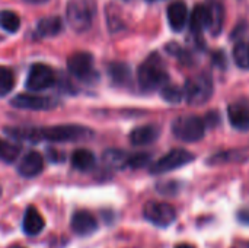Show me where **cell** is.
Returning <instances> with one entry per match:
<instances>
[{"label": "cell", "instance_id": "cell-22", "mask_svg": "<svg viewBox=\"0 0 249 248\" xmlns=\"http://www.w3.org/2000/svg\"><path fill=\"white\" fill-rule=\"evenodd\" d=\"M0 26L6 32L13 34V32H16L20 28V19L12 10H1L0 12Z\"/></svg>", "mask_w": 249, "mask_h": 248}, {"label": "cell", "instance_id": "cell-29", "mask_svg": "<svg viewBox=\"0 0 249 248\" xmlns=\"http://www.w3.org/2000/svg\"><path fill=\"white\" fill-rule=\"evenodd\" d=\"M238 221H241L245 225H249V209H242L238 212Z\"/></svg>", "mask_w": 249, "mask_h": 248}, {"label": "cell", "instance_id": "cell-20", "mask_svg": "<svg viewBox=\"0 0 249 248\" xmlns=\"http://www.w3.org/2000/svg\"><path fill=\"white\" fill-rule=\"evenodd\" d=\"M71 165L79 171H90L95 167V155L88 149H77L71 155Z\"/></svg>", "mask_w": 249, "mask_h": 248}, {"label": "cell", "instance_id": "cell-4", "mask_svg": "<svg viewBox=\"0 0 249 248\" xmlns=\"http://www.w3.org/2000/svg\"><path fill=\"white\" fill-rule=\"evenodd\" d=\"M172 133L177 139L182 142H198L206 134V124L200 117L196 115L178 117L172 123Z\"/></svg>", "mask_w": 249, "mask_h": 248}, {"label": "cell", "instance_id": "cell-5", "mask_svg": "<svg viewBox=\"0 0 249 248\" xmlns=\"http://www.w3.org/2000/svg\"><path fill=\"white\" fill-rule=\"evenodd\" d=\"M184 95L190 105H203L213 95V80L209 75H198L187 80Z\"/></svg>", "mask_w": 249, "mask_h": 248}, {"label": "cell", "instance_id": "cell-31", "mask_svg": "<svg viewBox=\"0 0 249 248\" xmlns=\"http://www.w3.org/2000/svg\"><path fill=\"white\" fill-rule=\"evenodd\" d=\"M28 3H35V4H42V3H47L48 0H25Z\"/></svg>", "mask_w": 249, "mask_h": 248}, {"label": "cell", "instance_id": "cell-25", "mask_svg": "<svg viewBox=\"0 0 249 248\" xmlns=\"http://www.w3.org/2000/svg\"><path fill=\"white\" fill-rule=\"evenodd\" d=\"M15 86V76L10 69L0 66V96L7 95Z\"/></svg>", "mask_w": 249, "mask_h": 248}, {"label": "cell", "instance_id": "cell-15", "mask_svg": "<svg viewBox=\"0 0 249 248\" xmlns=\"http://www.w3.org/2000/svg\"><path fill=\"white\" fill-rule=\"evenodd\" d=\"M168 22L174 31H182L188 19V7L184 1H174L168 6Z\"/></svg>", "mask_w": 249, "mask_h": 248}, {"label": "cell", "instance_id": "cell-9", "mask_svg": "<svg viewBox=\"0 0 249 248\" xmlns=\"http://www.w3.org/2000/svg\"><path fill=\"white\" fill-rule=\"evenodd\" d=\"M54 82H55L54 70L44 63H36L29 69V73L26 77V88L34 92L44 91V89L53 86Z\"/></svg>", "mask_w": 249, "mask_h": 248}, {"label": "cell", "instance_id": "cell-2", "mask_svg": "<svg viewBox=\"0 0 249 248\" xmlns=\"http://www.w3.org/2000/svg\"><path fill=\"white\" fill-rule=\"evenodd\" d=\"M139 85L143 91L150 92L160 86H165L169 76L165 70V64L158 54H152L137 70Z\"/></svg>", "mask_w": 249, "mask_h": 248}, {"label": "cell", "instance_id": "cell-35", "mask_svg": "<svg viewBox=\"0 0 249 248\" xmlns=\"http://www.w3.org/2000/svg\"><path fill=\"white\" fill-rule=\"evenodd\" d=\"M150 1H153V0H150Z\"/></svg>", "mask_w": 249, "mask_h": 248}, {"label": "cell", "instance_id": "cell-16", "mask_svg": "<svg viewBox=\"0 0 249 248\" xmlns=\"http://www.w3.org/2000/svg\"><path fill=\"white\" fill-rule=\"evenodd\" d=\"M210 20H212L210 7L198 4L193 9V13L190 16V28L193 32L200 34L206 28H210Z\"/></svg>", "mask_w": 249, "mask_h": 248}, {"label": "cell", "instance_id": "cell-7", "mask_svg": "<svg viewBox=\"0 0 249 248\" xmlns=\"http://www.w3.org/2000/svg\"><path fill=\"white\" fill-rule=\"evenodd\" d=\"M196 159V156L184 149H174L171 152H168L165 156H162L160 159H158L152 167H150V172L155 175L159 174H166L171 172L174 170H178L190 162H193Z\"/></svg>", "mask_w": 249, "mask_h": 248}, {"label": "cell", "instance_id": "cell-8", "mask_svg": "<svg viewBox=\"0 0 249 248\" xmlns=\"http://www.w3.org/2000/svg\"><path fill=\"white\" fill-rule=\"evenodd\" d=\"M67 69L70 75L85 82H92L93 77H98L93 69V57L90 53L86 51H79L71 54L67 60Z\"/></svg>", "mask_w": 249, "mask_h": 248}, {"label": "cell", "instance_id": "cell-3", "mask_svg": "<svg viewBox=\"0 0 249 248\" xmlns=\"http://www.w3.org/2000/svg\"><path fill=\"white\" fill-rule=\"evenodd\" d=\"M96 13L95 0H69L67 20L76 32H85L90 28Z\"/></svg>", "mask_w": 249, "mask_h": 248}, {"label": "cell", "instance_id": "cell-19", "mask_svg": "<svg viewBox=\"0 0 249 248\" xmlns=\"http://www.w3.org/2000/svg\"><path fill=\"white\" fill-rule=\"evenodd\" d=\"M61 19L58 16H48L42 18L36 25V34L41 37H55L61 31Z\"/></svg>", "mask_w": 249, "mask_h": 248}, {"label": "cell", "instance_id": "cell-32", "mask_svg": "<svg viewBox=\"0 0 249 248\" xmlns=\"http://www.w3.org/2000/svg\"><path fill=\"white\" fill-rule=\"evenodd\" d=\"M175 248H196L194 246H191V244H178Z\"/></svg>", "mask_w": 249, "mask_h": 248}, {"label": "cell", "instance_id": "cell-30", "mask_svg": "<svg viewBox=\"0 0 249 248\" xmlns=\"http://www.w3.org/2000/svg\"><path fill=\"white\" fill-rule=\"evenodd\" d=\"M48 152H50L48 155H50V159H51V161H63V158H64L60 152H55V151H53V149L48 151Z\"/></svg>", "mask_w": 249, "mask_h": 248}, {"label": "cell", "instance_id": "cell-13", "mask_svg": "<svg viewBox=\"0 0 249 248\" xmlns=\"http://www.w3.org/2000/svg\"><path fill=\"white\" fill-rule=\"evenodd\" d=\"M159 136H160V129L158 126L146 124V126L136 127L130 133V142L134 146H146V145L156 142Z\"/></svg>", "mask_w": 249, "mask_h": 248}, {"label": "cell", "instance_id": "cell-27", "mask_svg": "<svg viewBox=\"0 0 249 248\" xmlns=\"http://www.w3.org/2000/svg\"><path fill=\"white\" fill-rule=\"evenodd\" d=\"M152 161V156L150 153H134V155H128V161H127V167L133 168V170H139V168H143L146 165H149Z\"/></svg>", "mask_w": 249, "mask_h": 248}, {"label": "cell", "instance_id": "cell-18", "mask_svg": "<svg viewBox=\"0 0 249 248\" xmlns=\"http://www.w3.org/2000/svg\"><path fill=\"white\" fill-rule=\"evenodd\" d=\"M109 77L115 85H127L131 80V69L123 61H114L108 66Z\"/></svg>", "mask_w": 249, "mask_h": 248}, {"label": "cell", "instance_id": "cell-12", "mask_svg": "<svg viewBox=\"0 0 249 248\" xmlns=\"http://www.w3.org/2000/svg\"><path fill=\"white\" fill-rule=\"evenodd\" d=\"M42 170H44V158L38 152H28L22 158L20 164L18 165V172L25 178L36 177L38 174H41Z\"/></svg>", "mask_w": 249, "mask_h": 248}, {"label": "cell", "instance_id": "cell-34", "mask_svg": "<svg viewBox=\"0 0 249 248\" xmlns=\"http://www.w3.org/2000/svg\"><path fill=\"white\" fill-rule=\"evenodd\" d=\"M10 248H23V247H20V246H12Z\"/></svg>", "mask_w": 249, "mask_h": 248}, {"label": "cell", "instance_id": "cell-21", "mask_svg": "<svg viewBox=\"0 0 249 248\" xmlns=\"http://www.w3.org/2000/svg\"><path fill=\"white\" fill-rule=\"evenodd\" d=\"M233 60L238 67L249 70V42L241 41L233 48Z\"/></svg>", "mask_w": 249, "mask_h": 248}, {"label": "cell", "instance_id": "cell-23", "mask_svg": "<svg viewBox=\"0 0 249 248\" xmlns=\"http://www.w3.org/2000/svg\"><path fill=\"white\" fill-rule=\"evenodd\" d=\"M104 161L114 168H125L127 167V161H128V155L123 151H107L104 153Z\"/></svg>", "mask_w": 249, "mask_h": 248}, {"label": "cell", "instance_id": "cell-10", "mask_svg": "<svg viewBox=\"0 0 249 248\" xmlns=\"http://www.w3.org/2000/svg\"><path fill=\"white\" fill-rule=\"evenodd\" d=\"M13 107L20 110H32V111H44L51 110L57 105V101L50 96H41V95H31V94H19L16 95L12 102Z\"/></svg>", "mask_w": 249, "mask_h": 248}, {"label": "cell", "instance_id": "cell-11", "mask_svg": "<svg viewBox=\"0 0 249 248\" xmlns=\"http://www.w3.org/2000/svg\"><path fill=\"white\" fill-rule=\"evenodd\" d=\"M98 228L96 218L88 210H77L71 216V229L80 237H88L93 234Z\"/></svg>", "mask_w": 249, "mask_h": 248}, {"label": "cell", "instance_id": "cell-6", "mask_svg": "<svg viewBox=\"0 0 249 248\" xmlns=\"http://www.w3.org/2000/svg\"><path fill=\"white\" fill-rule=\"evenodd\" d=\"M143 216L158 228H168L177 219V210L172 205L163 202H147L143 208Z\"/></svg>", "mask_w": 249, "mask_h": 248}, {"label": "cell", "instance_id": "cell-28", "mask_svg": "<svg viewBox=\"0 0 249 248\" xmlns=\"http://www.w3.org/2000/svg\"><path fill=\"white\" fill-rule=\"evenodd\" d=\"M213 63L216 66H220V67H225L226 66V61H225V54L222 51H217L213 54Z\"/></svg>", "mask_w": 249, "mask_h": 248}, {"label": "cell", "instance_id": "cell-33", "mask_svg": "<svg viewBox=\"0 0 249 248\" xmlns=\"http://www.w3.org/2000/svg\"><path fill=\"white\" fill-rule=\"evenodd\" d=\"M4 146H6V142L0 139V156H1V153H3V149H4Z\"/></svg>", "mask_w": 249, "mask_h": 248}, {"label": "cell", "instance_id": "cell-14", "mask_svg": "<svg viewBox=\"0 0 249 248\" xmlns=\"http://www.w3.org/2000/svg\"><path fill=\"white\" fill-rule=\"evenodd\" d=\"M44 227H45V222H44L41 213L38 212V209L34 206L26 208L25 215H23V222H22L23 232L29 237H35L44 229Z\"/></svg>", "mask_w": 249, "mask_h": 248}, {"label": "cell", "instance_id": "cell-24", "mask_svg": "<svg viewBox=\"0 0 249 248\" xmlns=\"http://www.w3.org/2000/svg\"><path fill=\"white\" fill-rule=\"evenodd\" d=\"M210 31L213 35H217L222 31V25H223V19H225V10L222 7V4L216 3L210 7Z\"/></svg>", "mask_w": 249, "mask_h": 248}, {"label": "cell", "instance_id": "cell-26", "mask_svg": "<svg viewBox=\"0 0 249 248\" xmlns=\"http://www.w3.org/2000/svg\"><path fill=\"white\" fill-rule=\"evenodd\" d=\"M160 95L169 104H179L185 96L184 91H181L179 88H177L174 85H165L160 91Z\"/></svg>", "mask_w": 249, "mask_h": 248}, {"label": "cell", "instance_id": "cell-17", "mask_svg": "<svg viewBox=\"0 0 249 248\" xmlns=\"http://www.w3.org/2000/svg\"><path fill=\"white\" fill-rule=\"evenodd\" d=\"M231 124L238 130H249V108L242 104H232L228 108Z\"/></svg>", "mask_w": 249, "mask_h": 248}, {"label": "cell", "instance_id": "cell-1", "mask_svg": "<svg viewBox=\"0 0 249 248\" xmlns=\"http://www.w3.org/2000/svg\"><path fill=\"white\" fill-rule=\"evenodd\" d=\"M6 133L16 139L31 143H38L42 140L66 143V142H82L93 136V132L88 127L77 124H61L42 129H26V127H12L6 129Z\"/></svg>", "mask_w": 249, "mask_h": 248}]
</instances>
